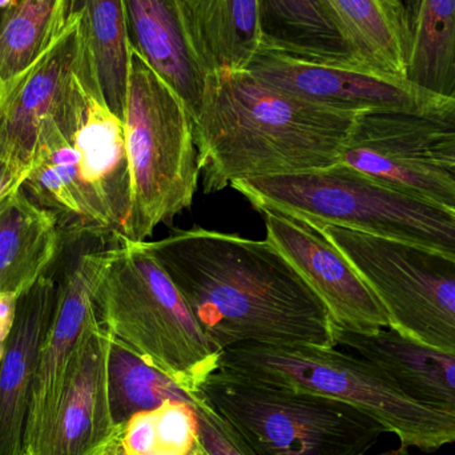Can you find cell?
Listing matches in <instances>:
<instances>
[{
    "instance_id": "cell-1",
    "label": "cell",
    "mask_w": 455,
    "mask_h": 455,
    "mask_svg": "<svg viewBox=\"0 0 455 455\" xmlns=\"http://www.w3.org/2000/svg\"><path fill=\"white\" fill-rule=\"evenodd\" d=\"M146 243L221 350L240 344L334 347L325 305L269 240L194 228Z\"/></svg>"
},
{
    "instance_id": "cell-2",
    "label": "cell",
    "mask_w": 455,
    "mask_h": 455,
    "mask_svg": "<svg viewBox=\"0 0 455 455\" xmlns=\"http://www.w3.org/2000/svg\"><path fill=\"white\" fill-rule=\"evenodd\" d=\"M361 115L281 92L246 71L216 72L194 122L204 194L339 164Z\"/></svg>"
},
{
    "instance_id": "cell-3",
    "label": "cell",
    "mask_w": 455,
    "mask_h": 455,
    "mask_svg": "<svg viewBox=\"0 0 455 455\" xmlns=\"http://www.w3.org/2000/svg\"><path fill=\"white\" fill-rule=\"evenodd\" d=\"M219 371L261 387L347 403L406 448L435 451L455 443L454 419L409 397L373 363L336 347L235 345L221 353Z\"/></svg>"
},
{
    "instance_id": "cell-4",
    "label": "cell",
    "mask_w": 455,
    "mask_h": 455,
    "mask_svg": "<svg viewBox=\"0 0 455 455\" xmlns=\"http://www.w3.org/2000/svg\"><path fill=\"white\" fill-rule=\"evenodd\" d=\"M117 341L194 395L219 371L223 350L200 326L146 241L117 240L95 297Z\"/></svg>"
},
{
    "instance_id": "cell-5",
    "label": "cell",
    "mask_w": 455,
    "mask_h": 455,
    "mask_svg": "<svg viewBox=\"0 0 455 455\" xmlns=\"http://www.w3.org/2000/svg\"><path fill=\"white\" fill-rule=\"evenodd\" d=\"M257 211H273L310 226L358 230L417 246L455 262V219L445 211L334 164L291 175L235 181Z\"/></svg>"
},
{
    "instance_id": "cell-6",
    "label": "cell",
    "mask_w": 455,
    "mask_h": 455,
    "mask_svg": "<svg viewBox=\"0 0 455 455\" xmlns=\"http://www.w3.org/2000/svg\"><path fill=\"white\" fill-rule=\"evenodd\" d=\"M124 131L132 207L127 235L146 241L188 210L199 184L194 119L175 91L131 50Z\"/></svg>"
},
{
    "instance_id": "cell-7",
    "label": "cell",
    "mask_w": 455,
    "mask_h": 455,
    "mask_svg": "<svg viewBox=\"0 0 455 455\" xmlns=\"http://www.w3.org/2000/svg\"><path fill=\"white\" fill-rule=\"evenodd\" d=\"M254 455H365L387 429L347 403L218 371L202 387Z\"/></svg>"
},
{
    "instance_id": "cell-8",
    "label": "cell",
    "mask_w": 455,
    "mask_h": 455,
    "mask_svg": "<svg viewBox=\"0 0 455 455\" xmlns=\"http://www.w3.org/2000/svg\"><path fill=\"white\" fill-rule=\"evenodd\" d=\"M310 227L347 257L379 297L390 329L409 341L455 355L454 261L358 230Z\"/></svg>"
},
{
    "instance_id": "cell-9",
    "label": "cell",
    "mask_w": 455,
    "mask_h": 455,
    "mask_svg": "<svg viewBox=\"0 0 455 455\" xmlns=\"http://www.w3.org/2000/svg\"><path fill=\"white\" fill-rule=\"evenodd\" d=\"M246 72L267 87L337 111L400 114L455 124V98L363 63H323L259 50Z\"/></svg>"
},
{
    "instance_id": "cell-10",
    "label": "cell",
    "mask_w": 455,
    "mask_h": 455,
    "mask_svg": "<svg viewBox=\"0 0 455 455\" xmlns=\"http://www.w3.org/2000/svg\"><path fill=\"white\" fill-rule=\"evenodd\" d=\"M92 96L100 98V93L83 43L79 13L71 10L60 39L3 91L0 156L28 172L45 123L75 116Z\"/></svg>"
},
{
    "instance_id": "cell-11",
    "label": "cell",
    "mask_w": 455,
    "mask_h": 455,
    "mask_svg": "<svg viewBox=\"0 0 455 455\" xmlns=\"http://www.w3.org/2000/svg\"><path fill=\"white\" fill-rule=\"evenodd\" d=\"M433 122L437 120L361 115L339 163L438 210L454 211L455 173L427 155V132Z\"/></svg>"
},
{
    "instance_id": "cell-12",
    "label": "cell",
    "mask_w": 455,
    "mask_h": 455,
    "mask_svg": "<svg viewBox=\"0 0 455 455\" xmlns=\"http://www.w3.org/2000/svg\"><path fill=\"white\" fill-rule=\"evenodd\" d=\"M259 212L267 240L317 294L333 326L365 334L390 328L389 315L379 297L328 238L299 219L267 210Z\"/></svg>"
},
{
    "instance_id": "cell-13",
    "label": "cell",
    "mask_w": 455,
    "mask_h": 455,
    "mask_svg": "<svg viewBox=\"0 0 455 455\" xmlns=\"http://www.w3.org/2000/svg\"><path fill=\"white\" fill-rule=\"evenodd\" d=\"M109 333L93 315L67 371L50 424L24 455H100L120 437L107 385Z\"/></svg>"
},
{
    "instance_id": "cell-14",
    "label": "cell",
    "mask_w": 455,
    "mask_h": 455,
    "mask_svg": "<svg viewBox=\"0 0 455 455\" xmlns=\"http://www.w3.org/2000/svg\"><path fill=\"white\" fill-rule=\"evenodd\" d=\"M111 251L112 248L83 251L59 283L55 313L43 342L32 385L24 451L44 432L55 414L72 355L88 323L96 315V291L111 259Z\"/></svg>"
},
{
    "instance_id": "cell-15",
    "label": "cell",
    "mask_w": 455,
    "mask_h": 455,
    "mask_svg": "<svg viewBox=\"0 0 455 455\" xmlns=\"http://www.w3.org/2000/svg\"><path fill=\"white\" fill-rule=\"evenodd\" d=\"M128 44L175 91L197 120L213 72L195 36L184 0H124Z\"/></svg>"
},
{
    "instance_id": "cell-16",
    "label": "cell",
    "mask_w": 455,
    "mask_h": 455,
    "mask_svg": "<svg viewBox=\"0 0 455 455\" xmlns=\"http://www.w3.org/2000/svg\"><path fill=\"white\" fill-rule=\"evenodd\" d=\"M84 109L69 119L45 123L21 187L40 207L55 213L69 235H111L116 240L111 221L83 181L79 154L71 140Z\"/></svg>"
},
{
    "instance_id": "cell-17",
    "label": "cell",
    "mask_w": 455,
    "mask_h": 455,
    "mask_svg": "<svg viewBox=\"0 0 455 455\" xmlns=\"http://www.w3.org/2000/svg\"><path fill=\"white\" fill-rule=\"evenodd\" d=\"M58 291L55 280L44 275L18 299L15 323L0 360V455H24L32 385Z\"/></svg>"
},
{
    "instance_id": "cell-18",
    "label": "cell",
    "mask_w": 455,
    "mask_h": 455,
    "mask_svg": "<svg viewBox=\"0 0 455 455\" xmlns=\"http://www.w3.org/2000/svg\"><path fill=\"white\" fill-rule=\"evenodd\" d=\"M334 347L369 361L409 397L455 419V355L409 341L393 329L355 333L333 326Z\"/></svg>"
},
{
    "instance_id": "cell-19",
    "label": "cell",
    "mask_w": 455,
    "mask_h": 455,
    "mask_svg": "<svg viewBox=\"0 0 455 455\" xmlns=\"http://www.w3.org/2000/svg\"><path fill=\"white\" fill-rule=\"evenodd\" d=\"M55 213L18 187L0 199V293L20 297L44 275L60 251Z\"/></svg>"
},
{
    "instance_id": "cell-20",
    "label": "cell",
    "mask_w": 455,
    "mask_h": 455,
    "mask_svg": "<svg viewBox=\"0 0 455 455\" xmlns=\"http://www.w3.org/2000/svg\"><path fill=\"white\" fill-rule=\"evenodd\" d=\"M259 23L261 50L323 63H361L329 0H259Z\"/></svg>"
},
{
    "instance_id": "cell-21",
    "label": "cell",
    "mask_w": 455,
    "mask_h": 455,
    "mask_svg": "<svg viewBox=\"0 0 455 455\" xmlns=\"http://www.w3.org/2000/svg\"><path fill=\"white\" fill-rule=\"evenodd\" d=\"M361 63L408 76L411 15L406 0H329Z\"/></svg>"
},
{
    "instance_id": "cell-22",
    "label": "cell",
    "mask_w": 455,
    "mask_h": 455,
    "mask_svg": "<svg viewBox=\"0 0 455 455\" xmlns=\"http://www.w3.org/2000/svg\"><path fill=\"white\" fill-rule=\"evenodd\" d=\"M101 100L124 120L131 51L124 0H71Z\"/></svg>"
},
{
    "instance_id": "cell-23",
    "label": "cell",
    "mask_w": 455,
    "mask_h": 455,
    "mask_svg": "<svg viewBox=\"0 0 455 455\" xmlns=\"http://www.w3.org/2000/svg\"><path fill=\"white\" fill-rule=\"evenodd\" d=\"M213 74L245 71L261 50L259 0H184Z\"/></svg>"
},
{
    "instance_id": "cell-24",
    "label": "cell",
    "mask_w": 455,
    "mask_h": 455,
    "mask_svg": "<svg viewBox=\"0 0 455 455\" xmlns=\"http://www.w3.org/2000/svg\"><path fill=\"white\" fill-rule=\"evenodd\" d=\"M71 20V0H21L0 20L2 90L28 71Z\"/></svg>"
},
{
    "instance_id": "cell-25",
    "label": "cell",
    "mask_w": 455,
    "mask_h": 455,
    "mask_svg": "<svg viewBox=\"0 0 455 455\" xmlns=\"http://www.w3.org/2000/svg\"><path fill=\"white\" fill-rule=\"evenodd\" d=\"M408 76L440 95L455 92V0H419L411 19Z\"/></svg>"
},
{
    "instance_id": "cell-26",
    "label": "cell",
    "mask_w": 455,
    "mask_h": 455,
    "mask_svg": "<svg viewBox=\"0 0 455 455\" xmlns=\"http://www.w3.org/2000/svg\"><path fill=\"white\" fill-rule=\"evenodd\" d=\"M107 385L109 409L117 427L140 411H152L165 401L192 403L178 384L109 334Z\"/></svg>"
},
{
    "instance_id": "cell-27",
    "label": "cell",
    "mask_w": 455,
    "mask_h": 455,
    "mask_svg": "<svg viewBox=\"0 0 455 455\" xmlns=\"http://www.w3.org/2000/svg\"><path fill=\"white\" fill-rule=\"evenodd\" d=\"M200 441L192 403L165 401L128 419L119 437L120 455H188Z\"/></svg>"
},
{
    "instance_id": "cell-28",
    "label": "cell",
    "mask_w": 455,
    "mask_h": 455,
    "mask_svg": "<svg viewBox=\"0 0 455 455\" xmlns=\"http://www.w3.org/2000/svg\"><path fill=\"white\" fill-rule=\"evenodd\" d=\"M199 419L200 441L212 455H254L232 425L211 405L202 390L192 398Z\"/></svg>"
},
{
    "instance_id": "cell-29",
    "label": "cell",
    "mask_w": 455,
    "mask_h": 455,
    "mask_svg": "<svg viewBox=\"0 0 455 455\" xmlns=\"http://www.w3.org/2000/svg\"><path fill=\"white\" fill-rule=\"evenodd\" d=\"M427 155L455 173V125L435 122L427 132Z\"/></svg>"
},
{
    "instance_id": "cell-30",
    "label": "cell",
    "mask_w": 455,
    "mask_h": 455,
    "mask_svg": "<svg viewBox=\"0 0 455 455\" xmlns=\"http://www.w3.org/2000/svg\"><path fill=\"white\" fill-rule=\"evenodd\" d=\"M19 297L0 293V360L4 355L5 342L15 323Z\"/></svg>"
},
{
    "instance_id": "cell-31",
    "label": "cell",
    "mask_w": 455,
    "mask_h": 455,
    "mask_svg": "<svg viewBox=\"0 0 455 455\" xmlns=\"http://www.w3.org/2000/svg\"><path fill=\"white\" fill-rule=\"evenodd\" d=\"M27 171L20 170L12 163L0 156V199L23 184Z\"/></svg>"
},
{
    "instance_id": "cell-32",
    "label": "cell",
    "mask_w": 455,
    "mask_h": 455,
    "mask_svg": "<svg viewBox=\"0 0 455 455\" xmlns=\"http://www.w3.org/2000/svg\"><path fill=\"white\" fill-rule=\"evenodd\" d=\"M20 2L21 0H0V20Z\"/></svg>"
},
{
    "instance_id": "cell-33",
    "label": "cell",
    "mask_w": 455,
    "mask_h": 455,
    "mask_svg": "<svg viewBox=\"0 0 455 455\" xmlns=\"http://www.w3.org/2000/svg\"><path fill=\"white\" fill-rule=\"evenodd\" d=\"M188 455H212L210 453V451L205 449V446L203 445L202 441H199V443H196V445L194 446V449H192L191 453Z\"/></svg>"
},
{
    "instance_id": "cell-34",
    "label": "cell",
    "mask_w": 455,
    "mask_h": 455,
    "mask_svg": "<svg viewBox=\"0 0 455 455\" xmlns=\"http://www.w3.org/2000/svg\"><path fill=\"white\" fill-rule=\"evenodd\" d=\"M376 455H411L406 446L401 445L398 449H392V451H384Z\"/></svg>"
},
{
    "instance_id": "cell-35",
    "label": "cell",
    "mask_w": 455,
    "mask_h": 455,
    "mask_svg": "<svg viewBox=\"0 0 455 455\" xmlns=\"http://www.w3.org/2000/svg\"><path fill=\"white\" fill-rule=\"evenodd\" d=\"M108 455H120V451H119V438H117V440L115 441V443H112L111 446H109Z\"/></svg>"
},
{
    "instance_id": "cell-36",
    "label": "cell",
    "mask_w": 455,
    "mask_h": 455,
    "mask_svg": "<svg viewBox=\"0 0 455 455\" xmlns=\"http://www.w3.org/2000/svg\"><path fill=\"white\" fill-rule=\"evenodd\" d=\"M419 0H406L408 3L409 11H411V19H413L414 12H416L417 5H419Z\"/></svg>"
},
{
    "instance_id": "cell-37",
    "label": "cell",
    "mask_w": 455,
    "mask_h": 455,
    "mask_svg": "<svg viewBox=\"0 0 455 455\" xmlns=\"http://www.w3.org/2000/svg\"><path fill=\"white\" fill-rule=\"evenodd\" d=\"M112 443H111V445H112ZM111 445H109V446H111ZM109 446H108V448H107V449H106V451H103V453H101L100 455H108V449H109Z\"/></svg>"
},
{
    "instance_id": "cell-38",
    "label": "cell",
    "mask_w": 455,
    "mask_h": 455,
    "mask_svg": "<svg viewBox=\"0 0 455 455\" xmlns=\"http://www.w3.org/2000/svg\"><path fill=\"white\" fill-rule=\"evenodd\" d=\"M449 215L453 216L455 219V210L454 211H448Z\"/></svg>"
},
{
    "instance_id": "cell-39",
    "label": "cell",
    "mask_w": 455,
    "mask_h": 455,
    "mask_svg": "<svg viewBox=\"0 0 455 455\" xmlns=\"http://www.w3.org/2000/svg\"><path fill=\"white\" fill-rule=\"evenodd\" d=\"M2 96H3V90H2V85H0V101H2Z\"/></svg>"
},
{
    "instance_id": "cell-40",
    "label": "cell",
    "mask_w": 455,
    "mask_h": 455,
    "mask_svg": "<svg viewBox=\"0 0 455 455\" xmlns=\"http://www.w3.org/2000/svg\"><path fill=\"white\" fill-rule=\"evenodd\" d=\"M453 98H455V92L453 93Z\"/></svg>"
}]
</instances>
